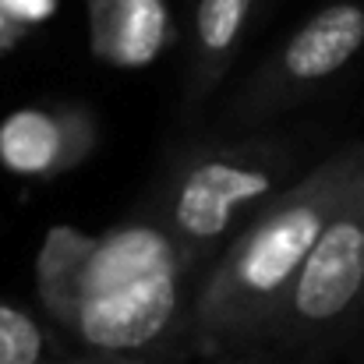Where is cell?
I'll return each mask as SVG.
<instances>
[{
  "mask_svg": "<svg viewBox=\"0 0 364 364\" xmlns=\"http://www.w3.org/2000/svg\"><path fill=\"white\" fill-rule=\"evenodd\" d=\"M364 141H350L283 188L202 272L191 308V343L202 354L262 347L326 220L358 177Z\"/></svg>",
  "mask_w": 364,
  "mask_h": 364,
  "instance_id": "obj_2",
  "label": "cell"
},
{
  "mask_svg": "<svg viewBox=\"0 0 364 364\" xmlns=\"http://www.w3.org/2000/svg\"><path fill=\"white\" fill-rule=\"evenodd\" d=\"M258 14L262 0H195L184 92H181L184 114H198L213 100V92L227 82Z\"/></svg>",
  "mask_w": 364,
  "mask_h": 364,
  "instance_id": "obj_7",
  "label": "cell"
},
{
  "mask_svg": "<svg viewBox=\"0 0 364 364\" xmlns=\"http://www.w3.org/2000/svg\"><path fill=\"white\" fill-rule=\"evenodd\" d=\"M0 7L18 21V25H43L57 14L60 0H0Z\"/></svg>",
  "mask_w": 364,
  "mask_h": 364,
  "instance_id": "obj_10",
  "label": "cell"
},
{
  "mask_svg": "<svg viewBox=\"0 0 364 364\" xmlns=\"http://www.w3.org/2000/svg\"><path fill=\"white\" fill-rule=\"evenodd\" d=\"M272 4H276V0H262V14H265V11H269Z\"/></svg>",
  "mask_w": 364,
  "mask_h": 364,
  "instance_id": "obj_15",
  "label": "cell"
},
{
  "mask_svg": "<svg viewBox=\"0 0 364 364\" xmlns=\"http://www.w3.org/2000/svg\"><path fill=\"white\" fill-rule=\"evenodd\" d=\"M92 57L110 68H149L173 46V14L166 0H85Z\"/></svg>",
  "mask_w": 364,
  "mask_h": 364,
  "instance_id": "obj_8",
  "label": "cell"
},
{
  "mask_svg": "<svg viewBox=\"0 0 364 364\" xmlns=\"http://www.w3.org/2000/svg\"><path fill=\"white\" fill-rule=\"evenodd\" d=\"M53 358L46 326L25 308L0 301V364H50Z\"/></svg>",
  "mask_w": 364,
  "mask_h": 364,
  "instance_id": "obj_9",
  "label": "cell"
},
{
  "mask_svg": "<svg viewBox=\"0 0 364 364\" xmlns=\"http://www.w3.org/2000/svg\"><path fill=\"white\" fill-rule=\"evenodd\" d=\"M202 269L149 213L103 234L50 227L36 255V294L82 350L159 364L191 340Z\"/></svg>",
  "mask_w": 364,
  "mask_h": 364,
  "instance_id": "obj_1",
  "label": "cell"
},
{
  "mask_svg": "<svg viewBox=\"0 0 364 364\" xmlns=\"http://www.w3.org/2000/svg\"><path fill=\"white\" fill-rule=\"evenodd\" d=\"M297 166L301 141L265 127L188 145L152 191L149 216L205 272L244 223L297 181Z\"/></svg>",
  "mask_w": 364,
  "mask_h": 364,
  "instance_id": "obj_3",
  "label": "cell"
},
{
  "mask_svg": "<svg viewBox=\"0 0 364 364\" xmlns=\"http://www.w3.org/2000/svg\"><path fill=\"white\" fill-rule=\"evenodd\" d=\"M100 145V121L85 103H32L0 121V166L14 177H60Z\"/></svg>",
  "mask_w": 364,
  "mask_h": 364,
  "instance_id": "obj_6",
  "label": "cell"
},
{
  "mask_svg": "<svg viewBox=\"0 0 364 364\" xmlns=\"http://www.w3.org/2000/svg\"><path fill=\"white\" fill-rule=\"evenodd\" d=\"M364 326V202L358 177L297 269L265 343L290 354L340 347Z\"/></svg>",
  "mask_w": 364,
  "mask_h": 364,
  "instance_id": "obj_4",
  "label": "cell"
},
{
  "mask_svg": "<svg viewBox=\"0 0 364 364\" xmlns=\"http://www.w3.org/2000/svg\"><path fill=\"white\" fill-rule=\"evenodd\" d=\"M50 364H141V361H127V358H110V354L82 350V354H75V358H53Z\"/></svg>",
  "mask_w": 364,
  "mask_h": 364,
  "instance_id": "obj_12",
  "label": "cell"
},
{
  "mask_svg": "<svg viewBox=\"0 0 364 364\" xmlns=\"http://www.w3.org/2000/svg\"><path fill=\"white\" fill-rule=\"evenodd\" d=\"M290 350H283V347H276V350H258V343L255 347H237V350H223V354H216V358H223L220 364H297L287 358Z\"/></svg>",
  "mask_w": 364,
  "mask_h": 364,
  "instance_id": "obj_11",
  "label": "cell"
},
{
  "mask_svg": "<svg viewBox=\"0 0 364 364\" xmlns=\"http://www.w3.org/2000/svg\"><path fill=\"white\" fill-rule=\"evenodd\" d=\"M358 195H361V202H364V156H361V166H358Z\"/></svg>",
  "mask_w": 364,
  "mask_h": 364,
  "instance_id": "obj_14",
  "label": "cell"
},
{
  "mask_svg": "<svg viewBox=\"0 0 364 364\" xmlns=\"http://www.w3.org/2000/svg\"><path fill=\"white\" fill-rule=\"evenodd\" d=\"M21 32H25V25H18V21L0 7V50H11V46L21 39Z\"/></svg>",
  "mask_w": 364,
  "mask_h": 364,
  "instance_id": "obj_13",
  "label": "cell"
},
{
  "mask_svg": "<svg viewBox=\"0 0 364 364\" xmlns=\"http://www.w3.org/2000/svg\"><path fill=\"white\" fill-rule=\"evenodd\" d=\"M364 53V0H326L265 53L220 110V131H258L304 107Z\"/></svg>",
  "mask_w": 364,
  "mask_h": 364,
  "instance_id": "obj_5",
  "label": "cell"
}]
</instances>
